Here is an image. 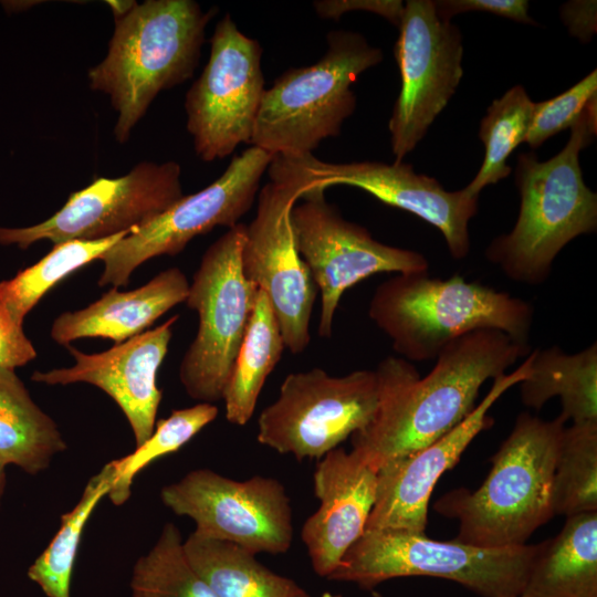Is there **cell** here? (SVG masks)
<instances>
[{
	"instance_id": "cell-24",
	"label": "cell",
	"mask_w": 597,
	"mask_h": 597,
	"mask_svg": "<svg viewBox=\"0 0 597 597\" xmlns=\"http://www.w3.org/2000/svg\"><path fill=\"white\" fill-rule=\"evenodd\" d=\"M184 549L216 597H311L295 580L270 570L233 543L192 532Z\"/></svg>"
},
{
	"instance_id": "cell-4",
	"label": "cell",
	"mask_w": 597,
	"mask_h": 597,
	"mask_svg": "<svg viewBox=\"0 0 597 597\" xmlns=\"http://www.w3.org/2000/svg\"><path fill=\"white\" fill-rule=\"evenodd\" d=\"M566 421L562 415L546 421L520 413L480 488L455 489L436 502L438 513L459 520L455 540L485 548L520 546L554 516L553 476Z\"/></svg>"
},
{
	"instance_id": "cell-23",
	"label": "cell",
	"mask_w": 597,
	"mask_h": 597,
	"mask_svg": "<svg viewBox=\"0 0 597 597\" xmlns=\"http://www.w3.org/2000/svg\"><path fill=\"white\" fill-rule=\"evenodd\" d=\"M531 356L530 371L519 384L526 407L541 409L559 397L566 420L597 421V343L576 354L555 345L532 350Z\"/></svg>"
},
{
	"instance_id": "cell-15",
	"label": "cell",
	"mask_w": 597,
	"mask_h": 597,
	"mask_svg": "<svg viewBox=\"0 0 597 597\" xmlns=\"http://www.w3.org/2000/svg\"><path fill=\"white\" fill-rule=\"evenodd\" d=\"M176 161H142L126 175L101 177L70 195L64 206L41 223L0 227V244L27 249L40 240L53 245L71 240H102L134 232L185 195Z\"/></svg>"
},
{
	"instance_id": "cell-3",
	"label": "cell",
	"mask_w": 597,
	"mask_h": 597,
	"mask_svg": "<svg viewBox=\"0 0 597 597\" xmlns=\"http://www.w3.org/2000/svg\"><path fill=\"white\" fill-rule=\"evenodd\" d=\"M216 11H203L192 0H146L115 19L107 54L87 77L117 113L118 143L129 139L159 92L192 77Z\"/></svg>"
},
{
	"instance_id": "cell-11",
	"label": "cell",
	"mask_w": 597,
	"mask_h": 597,
	"mask_svg": "<svg viewBox=\"0 0 597 597\" xmlns=\"http://www.w3.org/2000/svg\"><path fill=\"white\" fill-rule=\"evenodd\" d=\"M262 48L227 13L210 39V54L185 98L187 130L197 156L213 161L250 144L265 92Z\"/></svg>"
},
{
	"instance_id": "cell-22",
	"label": "cell",
	"mask_w": 597,
	"mask_h": 597,
	"mask_svg": "<svg viewBox=\"0 0 597 597\" xmlns=\"http://www.w3.org/2000/svg\"><path fill=\"white\" fill-rule=\"evenodd\" d=\"M519 597H597V511L568 516L540 544Z\"/></svg>"
},
{
	"instance_id": "cell-1",
	"label": "cell",
	"mask_w": 597,
	"mask_h": 597,
	"mask_svg": "<svg viewBox=\"0 0 597 597\" xmlns=\"http://www.w3.org/2000/svg\"><path fill=\"white\" fill-rule=\"evenodd\" d=\"M531 347L496 329H476L444 346L421 377L402 357L374 369L378 404L371 420L350 436L352 447L377 470L442 438L475 408L481 386L527 356Z\"/></svg>"
},
{
	"instance_id": "cell-30",
	"label": "cell",
	"mask_w": 597,
	"mask_h": 597,
	"mask_svg": "<svg viewBox=\"0 0 597 597\" xmlns=\"http://www.w3.org/2000/svg\"><path fill=\"white\" fill-rule=\"evenodd\" d=\"M534 102L523 86L516 85L493 101L482 118L479 137L484 144L482 166L464 188L479 197L480 191L507 177L511 167L506 160L513 150L525 142L533 115Z\"/></svg>"
},
{
	"instance_id": "cell-21",
	"label": "cell",
	"mask_w": 597,
	"mask_h": 597,
	"mask_svg": "<svg viewBox=\"0 0 597 597\" xmlns=\"http://www.w3.org/2000/svg\"><path fill=\"white\" fill-rule=\"evenodd\" d=\"M189 282L178 268H169L132 291L112 287L84 308L60 314L52 324L51 337L69 345L82 337H104L121 344L144 333L160 316L186 302Z\"/></svg>"
},
{
	"instance_id": "cell-39",
	"label": "cell",
	"mask_w": 597,
	"mask_h": 597,
	"mask_svg": "<svg viewBox=\"0 0 597 597\" xmlns=\"http://www.w3.org/2000/svg\"><path fill=\"white\" fill-rule=\"evenodd\" d=\"M6 467L7 464L0 459V503L6 489Z\"/></svg>"
},
{
	"instance_id": "cell-40",
	"label": "cell",
	"mask_w": 597,
	"mask_h": 597,
	"mask_svg": "<svg viewBox=\"0 0 597 597\" xmlns=\"http://www.w3.org/2000/svg\"><path fill=\"white\" fill-rule=\"evenodd\" d=\"M322 597H341L339 595H332L329 593H324Z\"/></svg>"
},
{
	"instance_id": "cell-31",
	"label": "cell",
	"mask_w": 597,
	"mask_h": 597,
	"mask_svg": "<svg viewBox=\"0 0 597 597\" xmlns=\"http://www.w3.org/2000/svg\"><path fill=\"white\" fill-rule=\"evenodd\" d=\"M130 597H216L190 565L179 528L166 523L133 568Z\"/></svg>"
},
{
	"instance_id": "cell-37",
	"label": "cell",
	"mask_w": 597,
	"mask_h": 597,
	"mask_svg": "<svg viewBox=\"0 0 597 597\" xmlns=\"http://www.w3.org/2000/svg\"><path fill=\"white\" fill-rule=\"evenodd\" d=\"M565 24L573 35L589 41L596 32V1H572L562 11Z\"/></svg>"
},
{
	"instance_id": "cell-35",
	"label": "cell",
	"mask_w": 597,
	"mask_h": 597,
	"mask_svg": "<svg viewBox=\"0 0 597 597\" xmlns=\"http://www.w3.org/2000/svg\"><path fill=\"white\" fill-rule=\"evenodd\" d=\"M436 12L441 20L468 11H483L520 23L536 24L528 15V2L525 0H440L433 1Z\"/></svg>"
},
{
	"instance_id": "cell-29",
	"label": "cell",
	"mask_w": 597,
	"mask_h": 597,
	"mask_svg": "<svg viewBox=\"0 0 597 597\" xmlns=\"http://www.w3.org/2000/svg\"><path fill=\"white\" fill-rule=\"evenodd\" d=\"M128 233L130 232L94 241L71 240L53 245L40 261L20 270L12 279L0 282V301L17 318L23 321L55 284L82 266L98 260Z\"/></svg>"
},
{
	"instance_id": "cell-9",
	"label": "cell",
	"mask_w": 597,
	"mask_h": 597,
	"mask_svg": "<svg viewBox=\"0 0 597 597\" xmlns=\"http://www.w3.org/2000/svg\"><path fill=\"white\" fill-rule=\"evenodd\" d=\"M245 224L228 229L205 251L186 303L198 313L197 334L182 356L179 379L188 396L213 404L226 385L251 317L258 287L242 272Z\"/></svg>"
},
{
	"instance_id": "cell-19",
	"label": "cell",
	"mask_w": 597,
	"mask_h": 597,
	"mask_svg": "<svg viewBox=\"0 0 597 597\" xmlns=\"http://www.w3.org/2000/svg\"><path fill=\"white\" fill-rule=\"evenodd\" d=\"M313 185L324 188L357 187L391 207L406 210L436 227L450 254L463 259L470 252L469 222L478 212L479 197L463 188L446 190L437 179L413 171L409 164L379 161L328 163L313 154L301 157Z\"/></svg>"
},
{
	"instance_id": "cell-28",
	"label": "cell",
	"mask_w": 597,
	"mask_h": 597,
	"mask_svg": "<svg viewBox=\"0 0 597 597\" xmlns=\"http://www.w3.org/2000/svg\"><path fill=\"white\" fill-rule=\"evenodd\" d=\"M554 515L597 511V421L573 423L561 437L552 486Z\"/></svg>"
},
{
	"instance_id": "cell-12",
	"label": "cell",
	"mask_w": 597,
	"mask_h": 597,
	"mask_svg": "<svg viewBox=\"0 0 597 597\" xmlns=\"http://www.w3.org/2000/svg\"><path fill=\"white\" fill-rule=\"evenodd\" d=\"M273 156L250 146L234 156L223 174L202 190L184 196L169 209L128 233L104 252L98 285L124 286L144 262L176 255L193 238L216 227L239 223L251 209L260 181Z\"/></svg>"
},
{
	"instance_id": "cell-36",
	"label": "cell",
	"mask_w": 597,
	"mask_h": 597,
	"mask_svg": "<svg viewBox=\"0 0 597 597\" xmlns=\"http://www.w3.org/2000/svg\"><path fill=\"white\" fill-rule=\"evenodd\" d=\"M404 2L395 0H316L313 2L317 15L323 19L338 20L343 14L364 10L381 15L395 25H399Z\"/></svg>"
},
{
	"instance_id": "cell-8",
	"label": "cell",
	"mask_w": 597,
	"mask_h": 597,
	"mask_svg": "<svg viewBox=\"0 0 597 597\" xmlns=\"http://www.w3.org/2000/svg\"><path fill=\"white\" fill-rule=\"evenodd\" d=\"M268 172L270 181L259 192L255 217L245 224L241 266L244 276L265 293L285 348L301 354L311 342L317 287L297 251L291 212L313 180L302 158L274 156Z\"/></svg>"
},
{
	"instance_id": "cell-13",
	"label": "cell",
	"mask_w": 597,
	"mask_h": 597,
	"mask_svg": "<svg viewBox=\"0 0 597 597\" xmlns=\"http://www.w3.org/2000/svg\"><path fill=\"white\" fill-rule=\"evenodd\" d=\"M300 199L291 221L297 251L321 293V337L332 336L338 303L356 283L377 273L428 272L421 253L379 242L366 228L346 220L327 202L324 188L312 186Z\"/></svg>"
},
{
	"instance_id": "cell-27",
	"label": "cell",
	"mask_w": 597,
	"mask_h": 597,
	"mask_svg": "<svg viewBox=\"0 0 597 597\" xmlns=\"http://www.w3.org/2000/svg\"><path fill=\"white\" fill-rule=\"evenodd\" d=\"M115 480L113 461L93 475L77 504L61 516V525L48 547L29 567L28 577L46 597H70L71 577L84 527L97 506L107 496Z\"/></svg>"
},
{
	"instance_id": "cell-6",
	"label": "cell",
	"mask_w": 597,
	"mask_h": 597,
	"mask_svg": "<svg viewBox=\"0 0 597 597\" xmlns=\"http://www.w3.org/2000/svg\"><path fill=\"white\" fill-rule=\"evenodd\" d=\"M326 40L316 63L286 70L265 90L251 146L273 157L301 158L341 134L356 107L352 84L383 61V52L354 31L332 30Z\"/></svg>"
},
{
	"instance_id": "cell-17",
	"label": "cell",
	"mask_w": 597,
	"mask_h": 597,
	"mask_svg": "<svg viewBox=\"0 0 597 597\" xmlns=\"http://www.w3.org/2000/svg\"><path fill=\"white\" fill-rule=\"evenodd\" d=\"M531 353L513 373L493 379L488 395L455 428L433 443L387 461L377 471L376 499L366 530L400 528L426 533L428 504L442 474L454 467L470 442L493 420L492 405L528 374Z\"/></svg>"
},
{
	"instance_id": "cell-33",
	"label": "cell",
	"mask_w": 597,
	"mask_h": 597,
	"mask_svg": "<svg viewBox=\"0 0 597 597\" xmlns=\"http://www.w3.org/2000/svg\"><path fill=\"white\" fill-rule=\"evenodd\" d=\"M596 96L597 72L594 70L558 96L534 103L532 121L525 142L532 148H537L547 138L570 128Z\"/></svg>"
},
{
	"instance_id": "cell-32",
	"label": "cell",
	"mask_w": 597,
	"mask_h": 597,
	"mask_svg": "<svg viewBox=\"0 0 597 597\" xmlns=\"http://www.w3.org/2000/svg\"><path fill=\"white\" fill-rule=\"evenodd\" d=\"M218 416L213 404L199 402L192 407L172 410L169 417L156 421L150 437L136 449L113 460L115 480L107 496L115 505L124 504L134 478L155 460L176 452Z\"/></svg>"
},
{
	"instance_id": "cell-20",
	"label": "cell",
	"mask_w": 597,
	"mask_h": 597,
	"mask_svg": "<svg viewBox=\"0 0 597 597\" xmlns=\"http://www.w3.org/2000/svg\"><path fill=\"white\" fill-rule=\"evenodd\" d=\"M377 471L354 450L339 447L317 461L313 481L321 504L301 532L316 575L327 578L365 532L376 499Z\"/></svg>"
},
{
	"instance_id": "cell-34",
	"label": "cell",
	"mask_w": 597,
	"mask_h": 597,
	"mask_svg": "<svg viewBox=\"0 0 597 597\" xmlns=\"http://www.w3.org/2000/svg\"><path fill=\"white\" fill-rule=\"evenodd\" d=\"M36 357V349L17 318L0 301V368L15 369Z\"/></svg>"
},
{
	"instance_id": "cell-14",
	"label": "cell",
	"mask_w": 597,
	"mask_h": 597,
	"mask_svg": "<svg viewBox=\"0 0 597 597\" xmlns=\"http://www.w3.org/2000/svg\"><path fill=\"white\" fill-rule=\"evenodd\" d=\"M160 499L175 514L192 519L199 535L233 543L255 555L291 548V501L274 478L235 481L210 469H196L163 486Z\"/></svg>"
},
{
	"instance_id": "cell-38",
	"label": "cell",
	"mask_w": 597,
	"mask_h": 597,
	"mask_svg": "<svg viewBox=\"0 0 597 597\" xmlns=\"http://www.w3.org/2000/svg\"><path fill=\"white\" fill-rule=\"evenodd\" d=\"M112 10L114 19H119L127 14L135 6L133 0H107L105 1Z\"/></svg>"
},
{
	"instance_id": "cell-16",
	"label": "cell",
	"mask_w": 597,
	"mask_h": 597,
	"mask_svg": "<svg viewBox=\"0 0 597 597\" xmlns=\"http://www.w3.org/2000/svg\"><path fill=\"white\" fill-rule=\"evenodd\" d=\"M398 28L395 57L401 87L388 128L392 154L400 163L460 84L463 46L460 30L441 20L430 0H408Z\"/></svg>"
},
{
	"instance_id": "cell-2",
	"label": "cell",
	"mask_w": 597,
	"mask_h": 597,
	"mask_svg": "<svg viewBox=\"0 0 597 597\" xmlns=\"http://www.w3.org/2000/svg\"><path fill=\"white\" fill-rule=\"evenodd\" d=\"M596 98L570 127L565 147L546 161L533 153L517 158L520 212L511 232L495 238L485 256L512 281L537 285L573 239L597 228V196L584 182L579 151L596 134Z\"/></svg>"
},
{
	"instance_id": "cell-18",
	"label": "cell",
	"mask_w": 597,
	"mask_h": 597,
	"mask_svg": "<svg viewBox=\"0 0 597 597\" xmlns=\"http://www.w3.org/2000/svg\"><path fill=\"white\" fill-rule=\"evenodd\" d=\"M178 318L179 315H174L102 353L86 354L69 344L66 348L75 360L73 366L34 371L31 379L51 386L87 383L102 389L125 415L137 447L150 437L156 426L161 400L157 373Z\"/></svg>"
},
{
	"instance_id": "cell-26",
	"label": "cell",
	"mask_w": 597,
	"mask_h": 597,
	"mask_svg": "<svg viewBox=\"0 0 597 597\" xmlns=\"http://www.w3.org/2000/svg\"><path fill=\"white\" fill-rule=\"evenodd\" d=\"M284 339L265 293L258 290L254 307L224 388L226 419L245 426L268 376L284 352Z\"/></svg>"
},
{
	"instance_id": "cell-5",
	"label": "cell",
	"mask_w": 597,
	"mask_h": 597,
	"mask_svg": "<svg viewBox=\"0 0 597 597\" xmlns=\"http://www.w3.org/2000/svg\"><path fill=\"white\" fill-rule=\"evenodd\" d=\"M370 320L408 362L434 359L452 341L476 329H496L530 346L533 306L506 292L454 274L398 273L380 283L369 302Z\"/></svg>"
},
{
	"instance_id": "cell-7",
	"label": "cell",
	"mask_w": 597,
	"mask_h": 597,
	"mask_svg": "<svg viewBox=\"0 0 597 597\" xmlns=\"http://www.w3.org/2000/svg\"><path fill=\"white\" fill-rule=\"evenodd\" d=\"M538 547L485 548L400 528L365 530L327 579L371 589L395 577L431 576L459 583L483 597H519Z\"/></svg>"
},
{
	"instance_id": "cell-25",
	"label": "cell",
	"mask_w": 597,
	"mask_h": 597,
	"mask_svg": "<svg viewBox=\"0 0 597 597\" xmlns=\"http://www.w3.org/2000/svg\"><path fill=\"white\" fill-rule=\"evenodd\" d=\"M66 449L57 425L33 401L14 369L0 368V459L38 474Z\"/></svg>"
},
{
	"instance_id": "cell-10",
	"label": "cell",
	"mask_w": 597,
	"mask_h": 597,
	"mask_svg": "<svg viewBox=\"0 0 597 597\" xmlns=\"http://www.w3.org/2000/svg\"><path fill=\"white\" fill-rule=\"evenodd\" d=\"M378 404L374 370L332 376L315 367L289 374L277 398L258 418V441L281 454L320 460L373 418Z\"/></svg>"
}]
</instances>
